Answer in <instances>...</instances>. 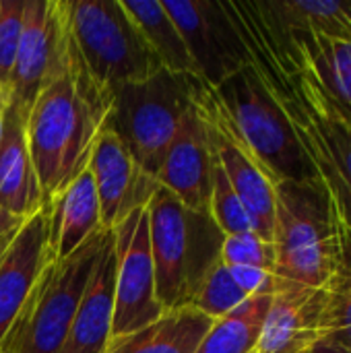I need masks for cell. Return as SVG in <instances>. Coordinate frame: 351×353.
<instances>
[{
    "label": "cell",
    "mask_w": 351,
    "mask_h": 353,
    "mask_svg": "<svg viewBox=\"0 0 351 353\" xmlns=\"http://www.w3.org/2000/svg\"><path fill=\"white\" fill-rule=\"evenodd\" d=\"M197 103L273 184H321L290 118L250 64L217 87L201 83Z\"/></svg>",
    "instance_id": "obj_3"
},
{
    "label": "cell",
    "mask_w": 351,
    "mask_h": 353,
    "mask_svg": "<svg viewBox=\"0 0 351 353\" xmlns=\"http://www.w3.org/2000/svg\"><path fill=\"white\" fill-rule=\"evenodd\" d=\"M304 353H350L345 352L343 347H339V345H335V343H331L329 339H325V337H321V339H317L308 350Z\"/></svg>",
    "instance_id": "obj_31"
},
{
    "label": "cell",
    "mask_w": 351,
    "mask_h": 353,
    "mask_svg": "<svg viewBox=\"0 0 351 353\" xmlns=\"http://www.w3.org/2000/svg\"><path fill=\"white\" fill-rule=\"evenodd\" d=\"M48 215V254L60 261L79 250L101 225V211L89 170L81 172L64 190L46 205Z\"/></svg>",
    "instance_id": "obj_19"
},
{
    "label": "cell",
    "mask_w": 351,
    "mask_h": 353,
    "mask_svg": "<svg viewBox=\"0 0 351 353\" xmlns=\"http://www.w3.org/2000/svg\"><path fill=\"white\" fill-rule=\"evenodd\" d=\"M209 213L223 236H238V234H254V223L238 199L236 190L232 188L228 176L223 174L221 165L213 155V172H211V201Z\"/></svg>",
    "instance_id": "obj_25"
},
{
    "label": "cell",
    "mask_w": 351,
    "mask_h": 353,
    "mask_svg": "<svg viewBox=\"0 0 351 353\" xmlns=\"http://www.w3.org/2000/svg\"><path fill=\"white\" fill-rule=\"evenodd\" d=\"M8 105V95L0 89V134H2V124H4V112Z\"/></svg>",
    "instance_id": "obj_32"
},
{
    "label": "cell",
    "mask_w": 351,
    "mask_h": 353,
    "mask_svg": "<svg viewBox=\"0 0 351 353\" xmlns=\"http://www.w3.org/2000/svg\"><path fill=\"white\" fill-rule=\"evenodd\" d=\"M244 4L257 25L288 58V62L306 79V83L335 114L351 124V41L327 35H306L283 41L265 27L252 2Z\"/></svg>",
    "instance_id": "obj_12"
},
{
    "label": "cell",
    "mask_w": 351,
    "mask_h": 353,
    "mask_svg": "<svg viewBox=\"0 0 351 353\" xmlns=\"http://www.w3.org/2000/svg\"><path fill=\"white\" fill-rule=\"evenodd\" d=\"M327 290H312L275 277L271 306L257 353H304L321 339Z\"/></svg>",
    "instance_id": "obj_15"
},
{
    "label": "cell",
    "mask_w": 351,
    "mask_h": 353,
    "mask_svg": "<svg viewBox=\"0 0 351 353\" xmlns=\"http://www.w3.org/2000/svg\"><path fill=\"white\" fill-rule=\"evenodd\" d=\"M114 234V232H112ZM114 242V238H112ZM114 246L99 259L79 310L70 323L68 335L58 353H106L112 341L114 319Z\"/></svg>",
    "instance_id": "obj_20"
},
{
    "label": "cell",
    "mask_w": 351,
    "mask_h": 353,
    "mask_svg": "<svg viewBox=\"0 0 351 353\" xmlns=\"http://www.w3.org/2000/svg\"><path fill=\"white\" fill-rule=\"evenodd\" d=\"M122 8L130 14V19L141 29L143 37L147 39L149 48L159 58L161 66L174 74L197 77V66L186 50V43L163 8L161 0H120Z\"/></svg>",
    "instance_id": "obj_22"
},
{
    "label": "cell",
    "mask_w": 351,
    "mask_h": 353,
    "mask_svg": "<svg viewBox=\"0 0 351 353\" xmlns=\"http://www.w3.org/2000/svg\"><path fill=\"white\" fill-rule=\"evenodd\" d=\"M248 300V296L238 288V283L234 281L230 269L219 263L209 277L205 279V283L201 285L192 308H197L199 312L207 314L209 319L217 321L230 312H234L238 306H242Z\"/></svg>",
    "instance_id": "obj_26"
},
{
    "label": "cell",
    "mask_w": 351,
    "mask_h": 353,
    "mask_svg": "<svg viewBox=\"0 0 351 353\" xmlns=\"http://www.w3.org/2000/svg\"><path fill=\"white\" fill-rule=\"evenodd\" d=\"M273 275L329 290L341 263L339 228L321 184H275Z\"/></svg>",
    "instance_id": "obj_5"
},
{
    "label": "cell",
    "mask_w": 351,
    "mask_h": 353,
    "mask_svg": "<svg viewBox=\"0 0 351 353\" xmlns=\"http://www.w3.org/2000/svg\"><path fill=\"white\" fill-rule=\"evenodd\" d=\"M0 205L21 219L33 217L43 207L27 143L25 114L10 101L0 134Z\"/></svg>",
    "instance_id": "obj_18"
},
{
    "label": "cell",
    "mask_w": 351,
    "mask_h": 353,
    "mask_svg": "<svg viewBox=\"0 0 351 353\" xmlns=\"http://www.w3.org/2000/svg\"><path fill=\"white\" fill-rule=\"evenodd\" d=\"M213 319L192 306L163 312L153 325L110 341L106 353H197Z\"/></svg>",
    "instance_id": "obj_21"
},
{
    "label": "cell",
    "mask_w": 351,
    "mask_h": 353,
    "mask_svg": "<svg viewBox=\"0 0 351 353\" xmlns=\"http://www.w3.org/2000/svg\"><path fill=\"white\" fill-rule=\"evenodd\" d=\"M211 172L213 151L207 137V124L194 97V105L186 114L182 128L172 141L155 182L172 192L184 207L199 213H209Z\"/></svg>",
    "instance_id": "obj_14"
},
{
    "label": "cell",
    "mask_w": 351,
    "mask_h": 353,
    "mask_svg": "<svg viewBox=\"0 0 351 353\" xmlns=\"http://www.w3.org/2000/svg\"><path fill=\"white\" fill-rule=\"evenodd\" d=\"M221 263L225 267H257L273 273L275 250L273 244L257 234L225 236L221 246Z\"/></svg>",
    "instance_id": "obj_27"
},
{
    "label": "cell",
    "mask_w": 351,
    "mask_h": 353,
    "mask_svg": "<svg viewBox=\"0 0 351 353\" xmlns=\"http://www.w3.org/2000/svg\"><path fill=\"white\" fill-rule=\"evenodd\" d=\"M234 281L238 283V288L248 296H259V294H271L275 288V275L265 271V269H257V267H228Z\"/></svg>",
    "instance_id": "obj_29"
},
{
    "label": "cell",
    "mask_w": 351,
    "mask_h": 353,
    "mask_svg": "<svg viewBox=\"0 0 351 353\" xmlns=\"http://www.w3.org/2000/svg\"><path fill=\"white\" fill-rule=\"evenodd\" d=\"M0 353H2V352H0Z\"/></svg>",
    "instance_id": "obj_34"
},
{
    "label": "cell",
    "mask_w": 351,
    "mask_h": 353,
    "mask_svg": "<svg viewBox=\"0 0 351 353\" xmlns=\"http://www.w3.org/2000/svg\"><path fill=\"white\" fill-rule=\"evenodd\" d=\"M201 83L197 77L174 74L163 68L143 83L114 91L108 126L153 180L186 114L194 105Z\"/></svg>",
    "instance_id": "obj_7"
},
{
    "label": "cell",
    "mask_w": 351,
    "mask_h": 353,
    "mask_svg": "<svg viewBox=\"0 0 351 353\" xmlns=\"http://www.w3.org/2000/svg\"><path fill=\"white\" fill-rule=\"evenodd\" d=\"M321 335L351 353V240H341V263L327 290Z\"/></svg>",
    "instance_id": "obj_24"
},
{
    "label": "cell",
    "mask_w": 351,
    "mask_h": 353,
    "mask_svg": "<svg viewBox=\"0 0 351 353\" xmlns=\"http://www.w3.org/2000/svg\"><path fill=\"white\" fill-rule=\"evenodd\" d=\"M112 230H99L79 250L48 261L14 323L0 343L2 353H58L85 296L89 279L112 244Z\"/></svg>",
    "instance_id": "obj_6"
},
{
    "label": "cell",
    "mask_w": 351,
    "mask_h": 353,
    "mask_svg": "<svg viewBox=\"0 0 351 353\" xmlns=\"http://www.w3.org/2000/svg\"><path fill=\"white\" fill-rule=\"evenodd\" d=\"M4 250H6V248H4ZM4 250H0V256H2V254H4Z\"/></svg>",
    "instance_id": "obj_33"
},
{
    "label": "cell",
    "mask_w": 351,
    "mask_h": 353,
    "mask_svg": "<svg viewBox=\"0 0 351 353\" xmlns=\"http://www.w3.org/2000/svg\"><path fill=\"white\" fill-rule=\"evenodd\" d=\"M114 319L112 341L132 335L163 316L157 300L147 207L134 209L114 230Z\"/></svg>",
    "instance_id": "obj_9"
},
{
    "label": "cell",
    "mask_w": 351,
    "mask_h": 353,
    "mask_svg": "<svg viewBox=\"0 0 351 353\" xmlns=\"http://www.w3.org/2000/svg\"><path fill=\"white\" fill-rule=\"evenodd\" d=\"M48 261V215L41 207L0 256V343Z\"/></svg>",
    "instance_id": "obj_16"
},
{
    "label": "cell",
    "mask_w": 351,
    "mask_h": 353,
    "mask_svg": "<svg viewBox=\"0 0 351 353\" xmlns=\"http://www.w3.org/2000/svg\"><path fill=\"white\" fill-rule=\"evenodd\" d=\"M163 8L176 23L205 85L217 87L248 64L246 46L223 0H168Z\"/></svg>",
    "instance_id": "obj_10"
},
{
    "label": "cell",
    "mask_w": 351,
    "mask_h": 353,
    "mask_svg": "<svg viewBox=\"0 0 351 353\" xmlns=\"http://www.w3.org/2000/svg\"><path fill=\"white\" fill-rule=\"evenodd\" d=\"M62 31V0H25L19 52L8 83V101L25 116L50 72Z\"/></svg>",
    "instance_id": "obj_13"
},
{
    "label": "cell",
    "mask_w": 351,
    "mask_h": 353,
    "mask_svg": "<svg viewBox=\"0 0 351 353\" xmlns=\"http://www.w3.org/2000/svg\"><path fill=\"white\" fill-rule=\"evenodd\" d=\"M254 68L290 118L327 199L339 238L351 240V124L335 114L257 25L244 2L223 0Z\"/></svg>",
    "instance_id": "obj_2"
},
{
    "label": "cell",
    "mask_w": 351,
    "mask_h": 353,
    "mask_svg": "<svg viewBox=\"0 0 351 353\" xmlns=\"http://www.w3.org/2000/svg\"><path fill=\"white\" fill-rule=\"evenodd\" d=\"M112 105L114 93L87 70L64 17L54 62L25 116L43 205L87 170L91 149L108 124Z\"/></svg>",
    "instance_id": "obj_1"
},
{
    "label": "cell",
    "mask_w": 351,
    "mask_h": 353,
    "mask_svg": "<svg viewBox=\"0 0 351 353\" xmlns=\"http://www.w3.org/2000/svg\"><path fill=\"white\" fill-rule=\"evenodd\" d=\"M149 240L163 312L192 306L209 273L221 263L223 232L209 213L184 207L157 186L149 205Z\"/></svg>",
    "instance_id": "obj_4"
},
{
    "label": "cell",
    "mask_w": 351,
    "mask_h": 353,
    "mask_svg": "<svg viewBox=\"0 0 351 353\" xmlns=\"http://www.w3.org/2000/svg\"><path fill=\"white\" fill-rule=\"evenodd\" d=\"M25 0H0V89L8 95V83L23 31Z\"/></svg>",
    "instance_id": "obj_28"
},
{
    "label": "cell",
    "mask_w": 351,
    "mask_h": 353,
    "mask_svg": "<svg viewBox=\"0 0 351 353\" xmlns=\"http://www.w3.org/2000/svg\"><path fill=\"white\" fill-rule=\"evenodd\" d=\"M199 105V103H197ZM201 110V108H199ZM203 120L207 124V137L211 151L228 176L238 199L244 203L252 223L254 234L273 244V223H275V184L271 178L250 159V155L203 110Z\"/></svg>",
    "instance_id": "obj_17"
},
{
    "label": "cell",
    "mask_w": 351,
    "mask_h": 353,
    "mask_svg": "<svg viewBox=\"0 0 351 353\" xmlns=\"http://www.w3.org/2000/svg\"><path fill=\"white\" fill-rule=\"evenodd\" d=\"M62 4L79 56L112 93L163 70L120 0H62Z\"/></svg>",
    "instance_id": "obj_8"
},
{
    "label": "cell",
    "mask_w": 351,
    "mask_h": 353,
    "mask_svg": "<svg viewBox=\"0 0 351 353\" xmlns=\"http://www.w3.org/2000/svg\"><path fill=\"white\" fill-rule=\"evenodd\" d=\"M25 221H27V219H21V217L8 213V211L0 205V250H4V248L12 242V238L19 234V230L23 228Z\"/></svg>",
    "instance_id": "obj_30"
},
{
    "label": "cell",
    "mask_w": 351,
    "mask_h": 353,
    "mask_svg": "<svg viewBox=\"0 0 351 353\" xmlns=\"http://www.w3.org/2000/svg\"><path fill=\"white\" fill-rule=\"evenodd\" d=\"M271 294L248 298L234 312L213 321L197 353H252L271 306Z\"/></svg>",
    "instance_id": "obj_23"
},
{
    "label": "cell",
    "mask_w": 351,
    "mask_h": 353,
    "mask_svg": "<svg viewBox=\"0 0 351 353\" xmlns=\"http://www.w3.org/2000/svg\"><path fill=\"white\" fill-rule=\"evenodd\" d=\"M87 170L97 192L103 230H114L134 209L147 207L159 186L139 168L124 143L108 124L91 149Z\"/></svg>",
    "instance_id": "obj_11"
}]
</instances>
